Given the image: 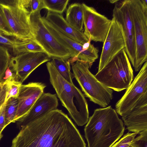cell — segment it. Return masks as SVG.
Instances as JSON below:
<instances>
[{"label":"cell","mask_w":147,"mask_h":147,"mask_svg":"<svg viewBox=\"0 0 147 147\" xmlns=\"http://www.w3.org/2000/svg\"><path fill=\"white\" fill-rule=\"evenodd\" d=\"M131 144L134 147H147V130L140 132Z\"/></svg>","instance_id":"29"},{"label":"cell","mask_w":147,"mask_h":147,"mask_svg":"<svg viewBox=\"0 0 147 147\" xmlns=\"http://www.w3.org/2000/svg\"><path fill=\"white\" fill-rule=\"evenodd\" d=\"M11 147H86L79 130L62 110H53L22 127Z\"/></svg>","instance_id":"1"},{"label":"cell","mask_w":147,"mask_h":147,"mask_svg":"<svg viewBox=\"0 0 147 147\" xmlns=\"http://www.w3.org/2000/svg\"><path fill=\"white\" fill-rule=\"evenodd\" d=\"M17 98L12 97L6 102L5 121L6 127L12 122L16 116L18 107Z\"/></svg>","instance_id":"23"},{"label":"cell","mask_w":147,"mask_h":147,"mask_svg":"<svg viewBox=\"0 0 147 147\" xmlns=\"http://www.w3.org/2000/svg\"><path fill=\"white\" fill-rule=\"evenodd\" d=\"M130 12L134 27L136 57L135 71H140L147 60V7L141 0H128Z\"/></svg>","instance_id":"7"},{"label":"cell","mask_w":147,"mask_h":147,"mask_svg":"<svg viewBox=\"0 0 147 147\" xmlns=\"http://www.w3.org/2000/svg\"><path fill=\"white\" fill-rule=\"evenodd\" d=\"M103 43L98 72L117 54L125 48V42L121 30L117 23L113 18L109 29Z\"/></svg>","instance_id":"14"},{"label":"cell","mask_w":147,"mask_h":147,"mask_svg":"<svg viewBox=\"0 0 147 147\" xmlns=\"http://www.w3.org/2000/svg\"><path fill=\"white\" fill-rule=\"evenodd\" d=\"M18 40L11 38L3 35L0 32V45L12 50L16 45Z\"/></svg>","instance_id":"30"},{"label":"cell","mask_w":147,"mask_h":147,"mask_svg":"<svg viewBox=\"0 0 147 147\" xmlns=\"http://www.w3.org/2000/svg\"><path fill=\"white\" fill-rule=\"evenodd\" d=\"M58 105V99L56 94L43 93L36 100L28 113L18 121L20 130L47 113L57 109Z\"/></svg>","instance_id":"16"},{"label":"cell","mask_w":147,"mask_h":147,"mask_svg":"<svg viewBox=\"0 0 147 147\" xmlns=\"http://www.w3.org/2000/svg\"><path fill=\"white\" fill-rule=\"evenodd\" d=\"M81 5L84 34L91 41L103 43L109 29L111 20L98 12L92 7L84 3Z\"/></svg>","instance_id":"11"},{"label":"cell","mask_w":147,"mask_h":147,"mask_svg":"<svg viewBox=\"0 0 147 147\" xmlns=\"http://www.w3.org/2000/svg\"><path fill=\"white\" fill-rule=\"evenodd\" d=\"M44 18L54 28L71 39L83 45L88 41L83 31H80L69 25L61 14L48 11Z\"/></svg>","instance_id":"18"},{"label":"cell","mask_w":147,"mask_h":147,"mask_svg":"<svg viewBox=\"0 0 147 147\" xmlns=\"http://www.w3.org/2000/svg\"><path fill=\"white\" fill-rule=\"evenodd\" d=\"M9 86V83L0 82V110L6 102L5 98Z\"/></svg>","instance_id":"31"},{"label":"cell","mask_w":147,"mask_h":147,"mask_svg":"<svg viewBox=\"0 0 147 147\" xmlns=\"http://www.w3.org/2000/svg\"><path fill=\"white\" fill-rule=\"evenodd\" d=\"M40 11L30 14V22L33 40L39 45L50 57L65 60L74 55L51 34L43 24Z\"/></svg>","instance_id":"6"},{"label":"cell","mask_w":147,"mask_h":147,"mask_svg":"<svg viewBox=\"0 0 147 147\" xmlns=\"http://www.w3.org/2000/svg\"><path fill=\"white\" fill-rule=\"evenodd\" d=\"M107 87L120 92L127 89L134 78L133 71L125 49L115 56L95 76Z\"/></svg>","instance_id":"4"},{"label":"cell","mask_w":147,"mask_h":147,"mask_svg":"<svg viewBox=\"0 0 147 147\" xmlns=\"http://www.w3.org/2000/svg\"><path fill=\"white\" fill-rule=\"evenodd\" d=\"M12 51L13 56L26 52H45L42 48L33 40H18L17 44Z\"/></svg>","instance_id":"21"},{"label":"cell","mask_w":147,"mask_h":147,"mask_svg":"<svg viewBox=\"0 0 147 147\" xmlns=\"http://www.w3.org/2000/svg\"><path fill=\"white\" fill-rule=\"evenodd\" d=\"M0 7L12 30L14 38L20 40H33L30 13L17 0L0 1Z\"/></svg>","instance_id":"8"},{"label":"cell","mask_w":147,"mask_h":147,"mask_svg":"<svg viewBox=\"0 0 147 147\" xmlns=\"http://www.w3.org/2000/svg\"><path fill=\"white\" fill-rule=\"evenodd\" d=\"M69 1V0H42V9L62 14L66 9Z\"/></svg>","instance_id":"22"},{"label":"cell","mask_w":147,"mask_h":147,"mask_svg":"<svg viewBox=\"0 0 147 147\" xmlns=\"http://www.w3.org/2000/svg\"><path fill=\"white\" fill-rule=\"evenodd\" d=\"M147 92V62L140 71L123 96L115 105L116 111L121 117L129 113L142 96Z\"/></svg>","instance_id":"10"},{"label":"cell","mask_w":147,"mask_h":147,"mask_svg":"<svg viewBox=\"0 0 147 147\" xmlns=\"http://www.w3.org/2000/svg\"><path fill=\"white\" fill-rule=\"evenodd\" d=\"M51 61L61 76L70 83L74 84L73 74L71 71L70 63L68 60L57 57L51 58Z\"/></svg>","instance_id":"20"},{"label":"cell","mask_w":147,"mask_h":147,"mask_svg":"<svg viewBox=\"0 0 147 147\" xmlns=\"http://www.w3.org/2000/svg\"><path fill=\"white\" fill-rule=\"evenodd\" d=\"M72 65L74 78L86 96L100 106L107 107L113 98V90L100 82L90 72L88 63L77 60Z\"/></svg>","instance_id":"5"},{"label":"cell","mask_w":147,"mask_h":147,"mask_svg":"<svg viewBox=\"0 0 147 147\" xmlns=\"http://www.w3.org/2000/svg\"><path fill=\"white\" fill-rule=\"evenodd\" d=\"M122 117L129 131L139 134L147 130V92L129 113Z\"/></svg>","instance_id":"17"},{"label":"cell","mask_w":147,"mask_h":147,"mask_svg":"<svg viewBox=\"0 0 147 147\" xmlns=\"http://www.w3.org/2000/svg\"><path fill=\"white\" fill-rule=\"evenodd\" d=\"M11 57L9 49L0 45V82L2 81L5 72L9 66Z\"/></svg>","instance_id":"24"},{"label":"cell","mask_w":147,"mask_h":147,"mask_svg":"<svg viewBox=\"0 0 147 147\" xmlns=\"http://www.w3.org/2000/svg\"><path fill=\"white\" fill-rule=\"evenodd\" d=\"M22 85V83L15 80L9 83L8 90L5 98L6 102L11 97L18 98Z\"/></svg>","instance_id":"28"},{"label":"cell","mask_w":147,"mask_h":147,"mask_svg":"<svg viewBox=\"0 0 147 147\" xmlns=\"http://www.w3.org/2000/svg\"><path fill=\"white\" fill-rule=\"evenodd\" d=\"M113 18L120 28L125 42V50L134 67L136 57L135 31L128 0H119L115 3L113 10Z\"/></svg>","instance_id":"9"},{"label":"cell","mask_w":147,"mask_h":147,"mask_svg":"<svg viewBox=\"0 0 147 147\" xmlns=\"http://www.w3.org/2000/svg\"><path fill=\"white\" fill-rule=\"evenodd\" d=\"M14 80H16L15 74L8 66L5 72L2 82L8 84Z\"/></svg>","instance_id":"32"},{"label":"cell","mask_w":147,"mask_h":147,"mask_svg":"<svg viewBox=\"0 0 147 147\" xmlns=\"http://www.w3.org/2000/svg\"><path fill=\"white\" fill-rule=\"evenodd\" d=\"M42 19L43 24L51 34L60 42L67 48L75 56L69 58V61L73 64L77 60L88 63L90 68L98 57L99 50L98 48L91 44L89 49L83 50L82 45L67 37L57 30L43 16Z\"/></svg>","instance_id":"13"},{"label":"cell","mask_w":147,"mask_h":147,"mask_svg":"<svg viewBox=\"0 0 147 147\" xmlns=\"http://www.w3.org/2000/svg\"><path fill=\"white\" fill-rule=\"evenodd\" d=\"M138 134L137 132H128L111 147H128Z\"/></svg>","instance_id":"27"},{"label":"cell","mask_w":147,"mask_h":147,"mask_svg":"<svg viewBox=\"0 0 147 147\" xmlns=\"http://www.w3.org/2000/svg\"><path fill=\"white\" fill-rule=\"evenodd\" d=\"M18 4L31 13L42 9V0H17Z\"/></svg>","instance_id":"25"},{"label":"cell","mask_w":147,"mask_h":147,"mask_svg":"<svg viewBox=\"0 0 147 147\" xmlns=\"http://www.w3.org/2000/svg\"><path fill=\"white\" fill-rule=\"evenodd\" d=\"M124 130L122 121L111 106L97 109L84 129L88 147H111L119 139Z\"/></svg>","instance_id":"2"},{"label":"cell","mask_w":147,"mask_h":147,"mask_svg":"<svg viewBox=\"0 0 147 147\" xmlns=\"http://www.w3.org/2000/svg\"><path fill=\"white\" fill-rule=\"evenodd\" d=\"M5 103L4 104L0 110V140L3 137L2 132L6 127L5 121Z\"/></svg>","instance_id":"33"},{"label":"cell","mask_w":147,"mask_h":147,"mask_svg":"<svg viewBox=\"0 0 147 147\" xmlns=\"http://www.w3.org/2000/svg\"><path fill=\"white\" fill-rule=\"evenodd\" d=\"M50 81L62 105L79 126L86 124L89 119L88 105L80 90L63 78L51 61L46 64Z\"/></svg>","instance_id":"3"},{"label":"cell","mask_w":147,"mask_h":147,"mask_svg":"<svg viewBox=\"0 0 147 147\" xmlns=\"http://www.w3.org/2000/svg\"><path fill=\"white\" fill-rule=\"evenodd\" d=\"M65 19L74 28L83 31V11L81 4L75 3L70 4L67 10Z\"/></svg>","instance_id":"19"},{"label":"cell","mask_w":147,"mask_h":147,"mask_svg":"<svg viewBox=\"0 0 147 147\" xmlns=\"http://www.w3.org/2000/svg\"><path fill=\"white\" fill-rule=\"evenodd\" d=\"M46 86L45 84L39 82H31L22 85L17 98V110L12 123L18 121L28 113L44 93Z\"/></svg>","instance_id":"15"},{"label":"cell","mask_w":147,"mask_h":147,"mask_svg":"<svg viewBox=\"0 0 147 147\" xmlns=\"http://www.w3.org/2000/svg\"><path fill=\"white\" fill-rule=\"evenodd\" d=\"M118 1V0H110L109 1L110 3L112 4H115Z\"/></svg>","instance_id":"34"},{"label":"cell","mask_w":147,"mask_h":147,"mask_svg":"<svg viewBox=\"0 0 147 147\" xmlns=\"http://www.w3.org/2000/svg\"><path fill=\"white\" fill-rule=\"evenodd\" d=\"M128 147H134L131 144H130L128 146Z\"/></svg>","instance_id":"35"},{"label":"cell","mask_w":147,"mask_h":147,"mask_svg":"<svg viewBox=\"0 0 147 147\" xmlns=\"http://www.w3.org/2000/svg\"><path fill=\"white\" fill-rule=\"evenodd\" d=\"M45 52H28L11 57L9 67L15 75V80L22 83L39 66L50 60Z\"/></svg>","instance_id":"12"},{"label":"cell","mask_w":147,"mask_h":147,"mask_svg":"<svg viewBox=\"0 0 147 147\" xmlns=\"http://www.w3.org/2000/svg\"><path fill=\"white\" fill-rule=\"evenodd\" d=\"M0 32L7 37L14 38L13 32L11 29L0 7Z\"/></svg>","instance_id":"26"}]
</instances>
